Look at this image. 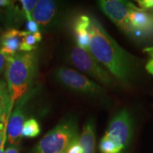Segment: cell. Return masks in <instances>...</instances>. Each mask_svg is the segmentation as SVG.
<instances>
[{"mask_svg":"<svg viewBox=\"0 0 153 153\" xmlns=\"http://www.w3.org/2000/svg\"><path fill=\"white\" fill-rule=\"evenodd\" d=\"M35 47L29 45L28 44L25 43L24 41H22V43L20 44V46H19V50H20V51H24V52H29V51H31Z\"/></svg>","mask_w":153,"mask_h":153,"instance_id":"cell-21","label":"cell"},{"mask_svg":"<svg viewBox=\"0 0 153 153\" xmlns=\"http://www.w3.org/2000/svg\"><path fill=\"white\" fill-rule=\"evenodd\" d=\"M70 60L78 70L91 76L103 85L108 87H115L117 85V80L96 60L89 51L76 45L70 53Z\"/></svg>","mask_w":153,"mask_h":153,"instance_id":"cell-5","label":"cell"},{"mask_svg":"<svg viewBox=\"0 0 153 153\" xmlns=\"http://www.w3.org/2000/svg\"><path fill=\"white\" fill-rule=\"evenodd\" d=\"M1 121L0 122V148H4V135H5V126L7 119L4 118V116H1Z\"/></svg>","mask_w":153,"mask_h":153,"instance_id":"cell-17","label":"cell"},{"mask_svg":"<svg viewBox=\"0 0 153 153\" xmlns=\"http://www.w3.org/2000/svg\"><path fill=\"white\" fill-rule=\"evenodd\" d=\"M4 148H0V153H4Z\"/></svg>","mask_w":153,"mask_h":153,"instance_id":"cell-26","label":"cell"},{"mask_svg":"<svg viewBox=\"0 0 153 153\" xmlns=\"http://www.w3.org/2000/svg\"><path fill=\"white\" fill-rule=\"evenodd\" d=\"M56 79L68 89L91 97H103L106 91L100 85L79 72L67 68L55 72Z\"/></svg>","mask_w":153,"mask_h":153,"instance_id":"cell-6","label":"cell"},{"mask_svg":"<svg viewBox=\"0 0 153 153\" xmlns=\"http://www.w3.org/2000/svg\"><path fill=\"white\" fill-rule=\"evenodd\" d=\"M27 29L30 33H36V32L40 31L39 26L34 22V21H30L27 23Z\"/></svg>","mask_w":153,"mask_h":153,"instance_id":"cell-20","label":"cell"},{"mask_svg":"<svg viewBox=\"0 0 153 153\" xmlns=\"http://www.w3.org/2000/svg\"><path fill=\"white\" fill-rule=\"evenodd\" d=\"M60 153H65V152H60Z\"/></svg>","mask_w":153,"mask_h":153,"instance_id":"cell-28","label":"cell"},{"mask_svg":"<svg viewBox=\"0 0 153 153\" xmlns=\"http://www.w3.org/2000/svg\"><path fill=\"white\" fill-rule=\"evenodd\" d=\"M88 31L91 54L118 82L123 86L131 85L136 69L133 57L116 43L97 19L90 17Z\"/></svg>","mask_w":153,"mask_h":153,"instance_id":"cell-1","label":"cell"},{"mask_svg":"<svg viewBox=\"0 0 153 153\" xmlns=\"http://www.w3.org/2000/svg\"><path fill=\"white\" fill-rule=\"evenodd\" d=\"M82 153H95V128L91 120L84 126L81 135L78 140Z\"/></svg>","mask_w":153,"mask_h":153,"instance_id":"cell-12","label":"cell"},{"mask_svg":"<svg viewBox=\"0 0 153 153\" xmlns=\"http://www.w3.org/2000/svg\"><path fill=\"white\" fill-rule=\"evenodd\" d=\"M23 6V11L26 16V19L28 22L33 21V19L32 18V13H33V9L35 8L36 4L38 1L36 0H22L20 1Z\"/></svg>","mask_w":153,"mask_h":153,"instance_id":"cell-15","label":"cell"},{"mask_svg":"<svg viewBox=\"0 0 153 153\" xmlns=\"http://www.w3.org/2000/svg\"><path fill=\"white\" fill-rule=\"evenodd\" d=\"M89 24H90V17L86 15H82L76 20L74 26L77 45L88 51H89V41H90L89 31H88Z\"/></svg>","mask_w":153,"mask_h":153,"instance_id":"cell-13","label":"cell"},{"mask_svg":"<svg viewBox=\"0 0 153 153\" xmlns=\"http://www.w3.org/2000/svg\"><path fill=\"white\" fill-rule=\"evenodd\" d=\"M79 136L76 137L72 142L69 145L68 148L66 149L65 153H82V149L78 143Z\"/></svg>","mask_w":153,"mask_h":153,"instance_id":"cell-16","label":"cell"},{"mask_svg":"<svg viewBox=\"0 0 153 153\" xmlns=\"http://www.w3.org/2000/svg\"><path fill=\"white\" fill-rule=\"evenodd\" d=\"M22 41L23 38L21 35V30L10 28L5 31L1 36V48H0V51L5 57L15 55L16 51L19 50V46Z\"/></svg>","mask_w":153,"mask_h":153,"instance_id":"cell-11","label":"cell"},{"mask_svg":"<svg viewBox=\"0 0 153 153\" xmlns=\"http://www.w3.org/2000/svg\"><path fill=\"white\" fill-rule=\"evenodd\" d=\"M101 11L124 33L129 35V19L133 4L118 0L98 1Z\"/></svg>","mask_w":153,"mask_h":153,"instance_id":"cell-7","label":"cell"},{"mask_svg":"<svg viewBox=\"0 0 153 153\" xmlns=\"http://www.w3.org/2000/svg\"><path fill=\"white\" fill-rule=\"evenodd\" d=\"M14 1H9V0H0V9L7 7H12L14 5Z\"/></svg>","mask_w":153,"mask_h":153,"instance_id":"cell-23","label":"cell"},{"mask_svg":"<svg viewBox=\"0 0 153 153\" xmlns=\"http://www.w3.org/2000/svg\"><path fill=\"white\" fill-rule=\"evenodd\" d=\"M139 6L141 9L146 11L148 9H153V0H143L137 1Z\"/></svg>","mask_w":153,"mask_h":153,"instance_id":"cell-19","label":"cell"},{"mask_svg":"<svg viewBox=\"0 0 153 153\" xmlns=\"http://www.w3.org/2000/svg\"><path fill=\"white\" fill-rule=\"evenodd\" d=\"M77 123L74 118H65L48 132L38 143L33 153H60L65 152L76 137Z\"/></svg>","mask_w":153,"mask_h":153,"instance_id":"cell-4","label":"cell"},{"mask_svg":"<svg viewBox=\"0 0 153 153\" xmlns=\"http://www.w3.org/2000/svg\"><path fill=\"white\" fill-rule=\"evenodd\" d=\"M33 35L35 36V38L36 40V42L38 43V42H40L41 41L42 39V36H41V32H36V33H33Z\"/></svg>","mask_w":153,"mask_h":153,"instance_id":"cell-25","label":"cell"},{"mask_svg":"<svg viewBox=\"0 0 153 153\" xmlns=\"http://www.w3.org/2000/svg\"><path fill=\"white\" fill-rule=\"evenodd\" d=\"M1 113V101H0V114Z\"/></svg>","mask_w":153,"mask_h":153,"instance_id":"cell-27","label":"cell"},{"mask_svg":"<svg viewBox=\"0 0 153 153\" xmlns=\"http://www.w3.org/2000/svg\"><path fill=\"white\" fill-rule=\"evenodd\" d=\"M41 132L39 123L34 118H30L24 123L22 131V137H35Z\"/></svg>","mask_w":153,"mask_h":153,"instance_id":"cell-14","label":"cell"},{"mask_svg":"<svg viewBox=\"0 0 153 153\" xmlns=\"http://www.w3.org/2000/svg\"><path fill=\"white\" fill-rule=\"evenodd\" d=\"M143 51L147 53L149 55H150V60L148 62V64L146 65L145 68H146L147 71H148L149 73H150L152 75H153V47L147 48L144 49Z\"/></svg>","mask_w":153,"mask_h":153,"instance_id":"cell-18","label":"cell"},{"mask_svg":"<svg viewBox=\"0 0 153 153\" xmlns=\"http://www.w3.org/2000/svg\"><path fill=\"white\" fill-rule=\"evenodd\" d=\"M57 2L52 0H39L32 13V18L42 29L51 28L56 21Z\"/></svg>","mask_w":153,"mask_h":153,"instance_id":"cell-9","label":"cell"},{"mask_svg":"<svg viewBox=\"0 0 153 153\" xmlns=\"http://www.w3.org/2000/svg\"><path fill=\"white\" fill-rule=\"evenodd\" d=\"M6 60H7V59H6L5 56L1 53V51H0V75H1V74L2 73L4 70Z\"/></svg>","mask_w":153,"mask_h":153,"instance_id":"cell-22","label":"cell"},{"mask_svg":"<svg viewBox=\"0 0 153 153\" xmlns=\"http://www.w3.org/2000/svg\"><path fill=\"white\" fill-rule=\"evenodd\" d=\"M4 153H19V148L16 146L9 147L4 151Z\"/></svg>","mask_w":153,"mask_h":153,"instance_id":"cell-24","label":"cell"},{"mask_svg":"<svg viewBox=\"0 0 153 153\" xmlns=\"http://www.w3.org/2000/svg\"><path fill=\"white\" fill-rule=\"evenodd\" d=\"M153 33V14L132 6L129 19V35L140 37Z\"/></svg>","mask_w":153,"mask_h":153,"instance_id":"cell-8","label":"cell"},{"mask_svg":"<svg viewBox=\"0 0 153 153\" xmlns=\"http://www.w3.org/2000/svg\"><path fill=\"white\" fill-rule=\"evenodd\" d=\"M133 134V119L128 110L122 109L110 120L99 143L101 153H125Z\"/></svg>","mask_w":153,"mask_h":153,"instance_id":"cell-3","label":"cell"},{"mask_svg":"<svg viewBox=\"0 0 153 153\" xmlns=\"http://www.w3.org/2000/svg\"><path fill=\"white\" fill-rule=\"evenodd\" d=\"M6 78L8 84L9 110L26 93L31 85L36 69V59L32 53H16L7 57Z\"/></svg>","mask_w":153,"mask_h":153,"instance_id":"cell-2","label":"cell"},{"mask_svg":"<svg viewBox=\"0 0 153 153\" xmlns=\"http://www.w3.org/2000/svg\"><path fill=\"white\" fill-rule=\"evenodd\" d=\"M25 123V115L20 106H18L11 114L7 126V135L11 144L18 146L22 137Z\"/></svg>","mask_w":153,"mask_h":153,"instance_id":"cell-10","label":"cell"}]
</instances>
